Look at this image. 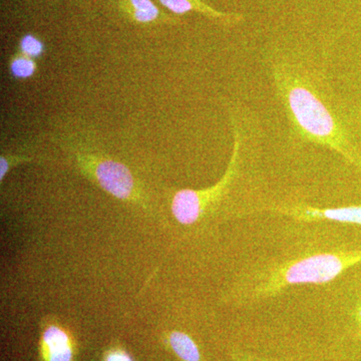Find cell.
<instances>
[{
	"label": "cell",
	"mask_w": 361,
	"mask_h": 361,
	"mask_svg": "<svg viewBox=\"0 0 361 361\" xmlns=\"http://www.w3.org/2000/svg\"><path fill=\"white\" fill-rule=\"evenodd\" d=\"M361 262V249L306 252L286 260L257 266L244 274L235 288L240 303H252L277 295L297 284H325Z\"/></svg>",
	"instance_id": "1"
},
{
	"label": "cell",
	"mask_w": 361,
	"mask_h": 361,
	"mask_svg": "<svg viewBox=\"0 0 361 361\" xmlns=\"http://www.w3.org/2000/svg\"><path fill=\"white\" fill-rule=\"evenodd\" d=\"M280 97L296 132L302 139L334 149L353 164H360L341 126L310 80L288 66L274 68Z\"/></svg>",
	"instance_id": "2"
},
{
	"label": "cell",
	"mask_w": 361,
	"mask_h": 361,
	"mask_svg": "<svg viewBox=\"0 0 361 361\" xmlns=\"http://www.w3.org/2000/svg\"><path fill=\"white\" fill-rule=\"evenodd\" d=\"M240 152V135L235 132L234 149L229 167L222 179L215 186L204 190H180L175 194L172 202V212L175 219L183 225H193L201 219L227 189L237 172Z\"/></svg>",
	"instance_id": "3"
},
{
	"label": "cell",
	"mask_w": 361,
	"mask_h": 361,
	"mask_svg": "<svg viewBox=\"0 0 361 361\" xmlns=\"http://www.w3.org/2000/svg\"><path fill=\"white\" fill-rule=\"evenodd\" d=\"M90 174L104 191L121 200H129L135 193V182L127 167L118 161L96 157L85 158Z\"/></svg>",
	"instance_id": "4"
},
{
	"label": "cell",
	"mask_w": 361,
	"mask_h": 361,
	"mask_svg": "<svg viewBox=\"0 0 361 361\" xmlns=\"http://www.w3.org/2000/svg\"><path fill=\"white\" fill-rule=\"evenodd\" d=\"M266 210L289 216L300 222L334 221L361 226V205L319 209L304 204H279L265 207Z\"/></svg>",
	"instance_id": "5"
},
{
	"label": "cell",
	"mask_w": 361,
	"mask_h": 361,
	"mask_svg": "<svg viewBox=\"0 0 361 361\" xmlns=\"http://www.w3.org/2000/svg\"><path fill=\"white\" fill-rule=\"evenodd\" d=\"M42 338L49 353V361H71L73 353L70 341L63 329L51 325L45 330Z\"/></svg>",
	"instance_id": "6"
},
{
	"label": "cell",
	"mask_w": 361,
	"mask_h": 361,
	"mask_svg": "<svg viewBox=\"0 0 361 361\" xmlns=\"http://www.w3.org/2000/svg\"><path fill=\"white\" fill-rule=\"evenodd\" d=\"M160 2L161 6L177 14H184L189 11H197L210 14L213 18H220V20L229 23H239L242 20V16H229V14L218 13L210 7L206 6L205 4H201L198 0H160Z\"/></svg>",
	"instance_id": "7"
},
{
	"label": "cell",
	"mask_w": 361,
	"mask_h": 361,
	"mask_svg": "<svg viewBox=\"0 0 361 361\" xmlns=\"http://www.w3.org/2000/svg\"><path fill=\"white\" fill-rule=\"evenodd\" d=\"M170 345L183 361H201V353L193 339L184 332L174 331L169 337Z\"/></svg>",
	"instance_id": "8"
},
{
	"label": "cell",
	"mask_w": 361,
	"mask_h": 361,
	"mask_svg": "<svg viewBox=\"0 0 361 361\" xmlns=\"http://www.w3.org/2000/svg\"><path fill=\"white\" fill-rule=\"evenodd\" d=\"M133 7L135 20L140 23H151L156 20L160 16L158 7L152 0H130Z\"/></svg>",
	"instance_id": "9"
},
{
	"label": "cell",
	"mask_w": 361,
	"mask_h": 361,
	"mask_svg": "<svg viewBox=\"0 0 361 361\" xmlns=\"http://www.w3.org/2000/svg\"><path fill=\"white\" fill-rule=\"evenodd\" d=\"M35 70H37V66L35 61L23 54L20 56H16L11 63V71L13 77L21 78V80L32 77Z\"/></svg>",
	"instance_id": "10"
},
{
	"label": "cell",
	"mask_w": 361,
	"mask_h": 361,
	"mask_svg": "<svg viewBox=\"0 0 361 361\" xmlns=\"http://www.w3.org/2000/svg\"><path fill=\"white\" fill-rule=\"evenodd\" d=\"M20 51L21 54L28 58H39L44 54V47L39 39L32 35H27L20 40Z\"/></svg>",
	"instance_id": "11"
},
{
	"label": "cell",
	"mask_w": 361,
	"mask_h": 361,
	"mask_svg": "<svg viewBox=\"0 0 361 361\" xmlns=\"http://www.w3.org/2000/svg\"><path fill=\"white\" fill-rule=\"evenodd\" d=\"M233 357L235 361H267L263 358L258 357L256 355H252L250 353H244V351L236 350L233 353Z\"/></svg>",
	"instance_id": "12"
},
{
	"label": "cell",
	"mask_w": 361,
	"mask_h": 361,
	"mask_svg": "<svg viewBox=\"0 0 361 361\" xmlns=\"http://www.w3.org/2000/svg\"><path fill=\"white\" fill-rule=\"evenodd\" d=\"M106 361H133V360L123 351L116 350L106 356Z\"/></svg>",
	"instance_id": "13"
},
{
	"label": "cell",
	"mask_w": 361,
	"mask_h": 361,
	"mask_svg": "<svg viewBox=\"0 0 361 361\" xmlns=\"http://www.w3.org/2000/svg\"><path fill=\"white\" fill-rule=\"evenodd\" d=\"M356 320H357L358 326H360V331H358V336L361 337V301L360 305L357 306V310H356Z\"/></svg>",
	"instance_id": "14"
}]
</instances>
